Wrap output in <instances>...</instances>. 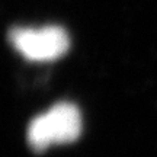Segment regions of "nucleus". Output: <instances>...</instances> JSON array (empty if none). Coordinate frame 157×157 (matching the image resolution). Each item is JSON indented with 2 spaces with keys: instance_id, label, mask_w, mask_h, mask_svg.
<instances>
[{
  "instance_id": "1",
  "label": "nucleus",
  "mask_w": 157,
  "mask_h": 157,
  "mask_svg": "<svg viewBox=\"0 0 157 157\" xmlns=\"http://www.w3.org/2000/svg\"><path fill=\"white\" fill-rule=\"evenodd\" d=\"M80 132L82 115L77 106L70 102H60L31 122L28 140L32 148L44 150L52 144L71 143Z\"/></svg>"
},
{
  "instance_id": "2",
  "label": "nucleus",
  "mask_w": 157,
  "mask_h": 157,
  "mask_svg": "<svg viewBox=\"0 0 157 157\" xmlns=\"http://www.w3.org/2000/svg\"><path fill=\"white\" fill-rule=\"evenodd\" d=\"M10 42L28 60L51 61L66 54L70 38L60 26L16 28L10 32Z\"/></svg>"
}]
</instances>
